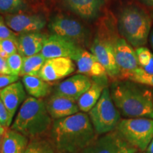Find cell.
<instances>
[{"mask_svg": "<svg viewBox=\"0 0 153 153\" xmlns=\"http://www.w3.org/2000/svg\"><path fill=\"white\" fill-rule=\"evenodd\" d=\"M51 135L56 153H81L97 137L88 114L81 111L53 120Z\"/></svg>", "mask_w": 153, "mask_h": 153, "instance_id": "1", "label": "cell"}, {"mask_svg": "<svg viewBox=\"0 0 153 153\" xmlns=\"http://www.w3.org/2000/svg\"><path fill=\"white\" fill-rule=\"evenodd\" d=\"M109 89L115 106L126 118L153 119L152 92L147 86L118 79L113 81Z\"/></svg>", "mask_w": 153, "mask_h": 153, "instance_id": "2", "label": "cell"}, {"mask_svg": "<svg viewBox=\"0 0 153 153\" xmlns=\"http://www.w3.org/2000/svg\"><path fill=\"white\" fill-rule=\"evenodd\" d=\"M53 122L45 101L28 97L21 106L10 128L30 140L42 137L51 129Z\"/></svg>", "mask_w": 153, "mask_h": 153, "instance_id": "3", "label": "cell"}, {"mask_svg": "<svg viewBox=\"0 0 153 153\" xmlns=\"http://www.w3.org/2000/svg\"><path fill=\"white\" fill-rule=\"evenodd\" d=\"M118 30L117 19L111 13L99 19L97 33L90 45V51L102 65L107 74L114 81L120 79L114 48V36Z\"/></svg>", "mask_w": 153, "mask_h": 153, "instance_id": "4", "label": "cell"}, {"mask_svg": "<svg viewBox=\"0 0 153 153\" xmlns=\"http://www.w3.org/2000/svg\"><path fill=\"white\" fill-rule=\"evenodd\" d=\"M152 25L150 13L137 5H126L120 9L118 14V32L135 49L144 46L147 43Z\"/></svg>", "mask_w": 153, "mask_h": 153, "instance_id": "5", "label": "cell"}, {"mask_svg": "<svg viewBox=\"0 0 153 153\" xmlns=\"http://www.w3.org/2000/svg\"><path fill=\"white\" fill-rule=\"evenodd\" d=\"M97 135L110 133L116 129L120 114L111 97L110 89L106 87L97 104L88 114Z\"/></svg>", "mask_w": 153, "mask_h": 153, "instance_id": "6", "label": "cell"}, {"mask_svg": "<svg viewBox=\"0 0 153 153\" xmlns=\"http://www.w3.org/2000/svg\"><path fill=\"white\" fill-rule=\"evenodd\" d=\"M116 131L138 152H145L153 139V119L148 118H123Z\"/></svg>", "mask_w": 153, "mask_h": 153, "instance_id": "7", "label": "cell"}, {"mask_svg": "<svg viewBox=\"0 0 153 153\" xmlns=\"http://www.w3.org/2000/svg\"><path fill=\"white\" fill-rule=\"evenodd\" d=\"M48 28L52 34L73 42L82 48L89 44V30L74 19L58 15L51 19Z\"/></svg>", "mask_w": 153, "mask_h": 153, "instance_id": "8", "label": "cell"}, {"mask_svg": "<svg viewBox=\"0 0 153 153\" xmlns=\"http://www.w3.org/2000/svg\"><path fill=\"white\" fill-rule=\"evenodd\" d=\"M114 48L120 79H128L132 72L139 68L135 50L120 35L118 30L114 36Z\"/></svg>", "mask_w": 153, "mask_h": 153, "instance_id": "9", "label": "cell"}, {"mask_svg": "<svg viewBox=\"0 0 153 153\" xmlns=\"http://www.w3.org/2000/svg\"><path fill=\"white\" fill-rule=\"evenodd\" d=\"M116 130L97 137L81 153H137Z\"/></svg>", "mask_w": 153, "mask_h": 153, "instance_id": "10", "label": "cell"}, {"mask_svg": "<svg viewBox=\"0 0 153 153\" xmlns=\"http://www.w3.org/2000/svg\"><path fill=\"white\" fill-rule=\"evenodd\" d=\"M82 49L73 42L61 36L51 34L45 40L41 53L46 60L67 57L74 61Z\"/></svg>", "mask_w": 153, "mask_h": 153, "instance_id": "11", "label": "cell"}, {"mask_svg": "<svg viewBox=\"0 0 153 153\" xmlns=\"http://www.w3.org/2000/svg\"><path fill=\"white\" fill-rule=\"evenodd\" d=\"M4 20L12 31L19 34L41 32L47 24L43 15L24 12L6 15Z\"/></svg>", "mask_w": 153, "mask_h": 153, "instance_id": "12", "label": "cell"}, {"mask_svg": "<svg viewBox=\"0 0 153 153\" xmlns=\"http://www.w3.org/2000/svg\"><path fill=\"white\" fill-rule=\"evenodd\" d=\"M79 74L90 77L94 81L108 85V74L97 57L91 52L83 48L74 60Z\"/></svg>", "mask_w": 153, "mask_h": 153, "instance_id": "13", "label": "cell"}, {"mask_svg": "<svg viewBox=\"0 0 153 153\" xmlns=\"http://www.w3.org/2000/svg\"><path fill=\"white\" fill-rule=\"evenodd\" d=\"M74 61L67 57L48 59L40 71L38 76L47 82L60 80L75 71Z\"/></svg>", "mask_w": 153, "mask_h": 153, "instance_id": "14", "label": "cell"}, {"mask_svg": "<svg viewBox=\"0 0 153 153\" xmlns=\"http://www.w3.org/2000/svg\"><path fill=\"white\" fill-rule=\"evenodd\" d=\"M93 80L82 74H76L61 82L55 88V93L77 101L92 85Z\"/></svg>", "mask_w": 153, "mask_h": 153, "instance_id": "15", "label": "cell"}, {"mask_svg": "<svg viewBox=\"0 0 153 153\" xmlns=\"http://www.w3.org/2000/svg\"><path fill=\"white\" fill-rule=\"evenodd\" d=\"M45 102L48 111L53 120L68 117L80 111L77 101L55 93Z\"/></svg>", "mask_w": 153, "mask_h": 153, "instance_id": "16", "label": "cell"}, {"mask_svg": "<svg viewBox=\"0 0 153 153\" xmlns=\"http://www.w3.org/2000/svg\"><path fill=\"white\" fill-rule=\"evenodd\" d=\"M68 10L82 19L93 21L100 17L105 0H62Z\"/></svg>", "mask_w": 153, "mask_h": 153, "instance_id": "17", "label": "cell"}, {"mask_svg": "<svg viewBox=\"0 0 153 153\" xmlns=\"http://www.w3.org/2000/svg\"><path fill=\"white\" fill-rule=\"evenodd\" d=\"M0 98L9 114L14 118L19 107L22 106L27 97L22 82L18 81L1 89Z\"/></svg>", "mask_w": 153, "mask_h": 153, "instance_id": "18", "label": "cell"}, {"mask_svg": "<svg viewBox=\"0 0 153 153\" xmlns=\"http://www.w3.org/2000/svg\"><path fill=\"white\" fill-rule=\"evenodd\" d=\"M48 36L41 32L19 34L17 37L18 53L23 57L38 54L41 52Z\"/></svg>", "mask_w": 153, "mask_h": 153, "instance_id": "19", "label": "cell"}, {"mask_svg": "<svg viewBox=\"0 0 153 153\" xmlns=\"http://www.w3.org/2000/svg\"><path fill=\"white\" fill-rule=\"evenodd\" d=\"M29 140L22 133L8 128L1 139L0 153H24Z\"/></svg>", "mask_w": 153, "mask_h": 153, "instance_id": "20", "label": "cell"}, {"mask_svg": "<svg viewBox=\"0 0 153 153\" xmlns=\"http://www.w3.org/2000/svg\"><path fill=\"white\" fill-rule=\"evenodd\" d=\"M22 84L30 97L43 99L51 92L52 88L49 82L44 81L38 76H22Z\"/></svg>", "mask_w": 153, "mask_h": 153, "instance_id": "21", "label": "cell"}, {"mask_svg": "<svg viewBox=\"0 0 153 153\" xmlns=\"http://www.w3.org/2000/svg\"><path fill=\"white\" fill-rule=\"evenodd\" d=\"M106 87H108L104 84L93 80L91 87L78 99L77 105L80 111L84 113L90 111L98 102L103 91Z\"/></svg>", "mask_w": 153, "mask_h": 153, "instance_id": "22", "label": "cell"}, {"mask_svg": "<svg viewBox=\"0 0 153 153\" xmlns=\"http://www.w3.org/2000/svg\"><path fill=\"white\" fill-rule=\"evenodd\" d=\"M45 61L46 59L41 53L32 56L24 57V62L19 76H38Z\"/></svg>", "mask_w": 153, "mask_h": 153, "instance_id": "23", "label": "cell"}, {"mask_svg": "<svg viewBox=\"0 0 153 153\" xmlns=\"http://www.w3.org/2000/svg\"><path fill=\"white\" fill-rule=\"evenodd\" d=\"M24 153H56L51 141L43 137L30 139Z\"/></svg>", "mask_w": 153, "mask_h": 153, "instance_id": "24", "label": "cell"}, {"mask_svg": "<svg viewBox=\"0 0 153 153\" xmlns=\"http://www.w3.org/2000/svg\"><path fill=\"white\" fill-rule=\"evenodd\" d=\"M28 9L26 0H0V14H16L24 12Z\"/></svg>", "mask_w": 153, "mask_h": 153, "instance_id": "25", "label": "cell"}, {"mask_svg": "<svg viewBox=\"0 0 153 153\" xmlns=\"http://www.w3.org/2000/svg\"><path fill=\"white\" fill-rule=\"evenodd\" d=\"M139 68L153 74V53L148 48L142 46L135 49Z\"/></svg>", "mask_w": 153, "mask_h": 153, "instance_id": "26", "label": "cell"}, {"mask_svg": "<svg viewBox=\"0 0 153 153\" xmlns=\"http://www.w3.org/2000/svg\"><path fill=\"white\" fill-rule=\"evenodd\" d=\"M127 80H130V81L147 86V87H153V74L148 73L140 68L135 69Z\"/></svg>", "mask_w": 153, "mask_h": 153, "instance_id": "27", "label": "cell"}, {"mask_svg": "<svg viewBox=\"0 0 153 153\" xmlns=\"http://www.w3.org/2000/svg\"><path fill=\"white\" fill-rule=\"evenodd\" d=\"M23 62H24V57L19 53L9 55L7 57V62L11 75L19 76V74H20L22 68Z\"/></svg>", "mask_w": 153, "mask_h": 153, "instance_id": "28", "label": "cell"}, {"mask_svg": "<svg viewBox=\"0 0 153 153\" xmlns=\"http://www.w3.org/2000/svg\"><path fill=\"white\" fill-rule=\"evenodd\" d=\"M0 49L4 51L9 56L18 53L17 39L6 38V39L0 40Z\"/></svg>", "mask_w": 153, "mask_h": 153, "instance_id": "29", "label": "cell"}, {"mask_svg": "<svg viewBox=\"0 0 153 153\" xmlns=\"http://www.w3.org/2000/svg\"><path fill=\"white\" fill-rule=\"evenodd\" d=\"M13 118L0 98V123L5 128L8 129L11 125Z\"/></svg>", "mask_w": 153, "mask_h": 153, "instance_id": "30", "label": "cell"}, {"mask_svg": "<svg viewBox=\"0 0 153 153\" xmlns=\"http://www.w3.org/2000/svg\"><path fill=\"white\" fill-rule=\"evenodd\" d=\"M18 35L15 34L6 24L4 19L1 15H0V40L6 38H13L17 39Z\"/></svg>", "mask_w": 153, "mask_h": 153, "instance_id": "31", "label": "cell"}, {"mask_svg": "<svg viewBox=\"0 0 153 153\" xmlns=\"http://www.w3.org/2000/svg\"><path fill=\"white\" fill-rule=\"evenodd\" d=\"M19 76L11 74H4L0 73V90L11 84L19 81Z\"/></svg>", "mask_w": 153, "mask_h": 153, "instance_id": "32", "label": "cell"}, {"mask_svg": "<svg viewBox=\"0 0 153 153\" xmlns=\"http://www.w3.org/2000/svg\"><path fill=\"white\" fill-rule=\"evenodd\" d=\"M0 73L4 74H11L7 60L0 56Z\"/></svg>", "mask_w": 153, "mask_h": 153, "instance_id": "33", "label": "cell"}, {"mask_svg": "<svg viewBox=\"0 0 153 153\" xmlns=\"http://www.w3.org/2000/svg\"><path fill=\"white\" fill-rule=\"evenodd\" d=\"M138 1L143 5L150 9H153V0H138Z\"/></svg>", "mask_w": 153, "mask_h": 153, "instance_id": "34", "label": "cell"}, {"mask_svg": "<svg viewBox=\"0 0 153 153\" xmlns=\"http://www.w3.org/2000/svg\"><path fill=\"white\" fill-rule=\"evenodd\" d=\"M7 128H5L4 126L1 125V123H0V139H1V137L4 135V134L5 133L6 131H7Z\"/></svg>", "mask_w": 153, "mask_h": 153, "instance_id": "35", "label": "cell"}, {"mask_svg": "<svg viewBox=\"0 0 153 153\" xmlns=\"http://www.w3.org/2000/svg\"><path fill=\"white\" fill-rule=\"evenodd\" d=\"M147 153H153V139L151 141L150 144L149 145L148 149L146 150Z\"/></svg>", "mask_w": 153, "mask_h": 153, "instance_id": "36", "label": "cell"}, {"mask_svg": "<svg viewBox=\"0 0 153 153\" xmlns=\"http://www.w3.org/2000/svg\"><path fill=\"white\" fill-rule=\"evenodd\" d=\"M26 1L30 3H33L34 4H40L43 2V0H26Z\"/></svg>", "mask_w": 153, "mask_h": 153, "instance_id": "37", "label": "cell"}, {"mask_svg": "<svg viewBox=\"0 0 153 153\" xmlns=\"http://www.w3.org/2000/svg\"><path fill=\"white\" fill-rule=\"evenodd\" d=\"M149 40H150V43L151 46H152V48L153 50V29L151 30L150 36H149Z\"/></svg>", "mask_w": 153, "mask_h": 153, "instance_id": "38", "label": "cell"}, {"mask_svg": "<svg viewBox=\"0 0 153 153\" xmlns=\"http://www.w3.org/2000/svg\"><path fill=\"white\" fill-rule=\"evenodd\" d=\"M150 16H151V19H152V24H153V9H151V10L150 11Z\"/></svg>", "mask_w": 153, "mask_h": 153, "instance_id": "39", "label": "cell"}, {"mask_svg": "<svg viewBox=\"0 0 153 153\" xmlns=\"http://www.w3.org/2000/svg\"><path fill=\"white\" fill-rule=\"evenodd\" d=\"M0 148H1V139H0Z\"/></svg>", "mask_w": 153, "mask_h": 153, "instance_id": "40", "label": "cell"}, {"mask_svg": "<svg viewBox=\"0 0 153 153\" xmlns=\"http://www.w3.org/2000/svg\"><path fill=\"white\" fill-rule=\"evenodd\" d=\"M137 153H145V152H137Z\"/></svg>", "mask_w": 153, "mask_h": 153, "instance_id": "41", "label": "cell"}]
</instances>
